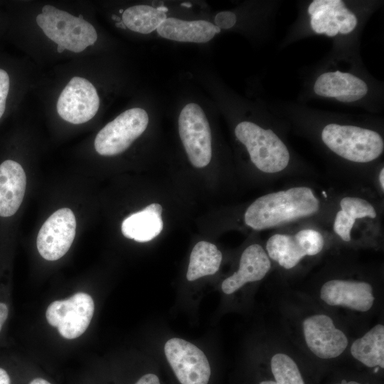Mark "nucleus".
Wrapping results in <instances>:
<instances>
[{
    "label": "nucleus",
    "mask_w": 384,
    "mask_h": 384,
    "mask_svg": "<svg viewBox=\"0 0 384 384\" xmlns=\"http://www.w3.org/2000/svg\"><path fill=\"white\" fill-rule=\"evenodd\" d=\"M355 222V219L342 210H339L335 217L334 230L343 241L349 242L351 239V232Z\"/></svg>",
    "instance_id": "obj_23"
},
{
    "label": "nucleus",
    "mask_w": 384,
    "mask_h": 384,
    "mask_svg": "<svg viewBox=\"0 0 384 384\" xmlns=\"http://www.w3.org/2000/svg\"><path fill=\"white\" fill-rule=\"evenodd\" d=\"M29 384H51L48 380L42 378H36L30 381Z\"/></svg>",
    "instance_id": "obj_31"
},
{
    "label": "nucleus",
    "mask_w": 384,
    "mask_h": 384,
    "mask_svg": "<svg viewBox=\"0 0 384 384\" xmlns=\"http://www.w3.org/2000/svg\"><path fill=\"white\" fill-rule=\"evenodd\" d=\"M156 9L159 11H161V12H164V13H166V11H168V9L166 7L164 6H159Z\"/></svg>",
    "instance_id": "obj_36"
},
{
    "label": "nucleus",
    "mask_w": 384,
    "mask_h": 384,
    "mask_svg": "<svg viewBox=\"0 0 384 384\" xmlns=\"http://www.w3.org/2000/svg\"><path fill=\"white\" fill-rule=\"evenodd\" d=\"M324 245V238L319 231L305 229L294 235H272L267 242L266 250L269 258L289 270L296 267L305 256L319 254Z\"/></svg>",
    "instance_id": "obj_8"
},
{
    "label": "nucleus",
    "mask_w": 384,
    "mask_h": 384,
    "mask_svg": "<svg viewBox=\"0 0 384 384\" xmlns=\"http://www.w3.org/2000/svg\"><path fill=\"white\" fill-rule=\"evenodd\" d=\"M181 5L182 6H185V7H187V8H190V7L192 6V5L190 3H182Z\"/></svg>",
    "instance_id": "obj_39"
},
{
    "label": "nucleus",
    "mask_w": 384,
    "mask_h": 384,
    "mask_svg": "<svg viewBox=\"0 0 384 384\" xmlns=\"http://www.w3.org/2000/svg\"><path fill=\"white\" fill-rule=\"evenodd\" d=\"M302 331L308 349L319 358H337L348 345L346 334L325 314L306 316L302 322Z\"/></svg>",
    "instance_id": "obj_9"
},
{
    "label": "nucleus",
    "mask_w": 384,
    "mask_h": 384,
    "mask_svg": "<svg viewBox=\"0 0 384 384\" xmlns=\"http://www.w3.org/2000/svg\"><path fill=\"white\" fill-rule=\"evenodd\" d=\"M166 18V13L148 5H136L127 8L122 14V21L131 31L147 34Z\"/></svg>",
    "instance_id": "obj_20"
},
{
    "label": "nucleus",
    "mask_w": 384,
    "mask_h": 384,
    "mask_svg": "<svg viewBox=\"0 0 384 384\" xmlns=\"http://www.w3.org/2000/svg\"><path fill=\"white\" fill-rule=\"evenodd\" d=\"M46 16L43 14L42 13L38 14L36 16L37 24L39 26V27L41 28H42L44 26L45 23H46Z\"/></svg>",
    "instance_id": "obj_30"
},
{
    "label": "nucleus",
    "mask_w": 384,
    "mask_h": 384,
    "mask_svg": "<svg viewBox=\"0 0 384 384\" xmlns=\"http://www.w3.org/2000/svg\"><path fill=\"white\" fill-rule=\"evenodd\" d=\"M135 384H160V381L156 375L147 373L141 377Z\"/></svg>",
    "instance_id": "obj_27"
},
{
    "label": "nucleus",
    "mask_w": 384,
    "mask_h": 384,
    "mask_svg": "<svg viewBox=\"0 0 384 384\" xmlns=\"http://www.w3.org/2000/svg\"><path fill=\"white\" fill-rule=\"evenodd\" d=\"M321 139L339 156L357 163L375 160L384 149L383 138L378 132L351 125L329 124L322 130Z\"/></svg>",
    "instance_id": "obj_2"
},
{
    "label": "nucleus",
    "mask_w": 384,
    "mask_h": 384,
    "mask_svg": "<svg viewBox=\"0 0 384 384\" xmlns=\"http://www.w3.org/2000/svg\"><path fill=\"white\" fill-rule=\"evenodd\" d=\"M119 12L120 14H123V12H124V10H123V9H119Z\"/></svg>",
    "instance_id": "obj_40"
},
{
    "label": "nucleus",
    "mask_w": 384,
    "mask_h": 384,
    "mask_svg": "<svg viewBox=\"0 0 384 384\" xmlns=\"http://www.w3.org/2000/svg\"><path fill=\"white\" fill-rule=\"evenodd\" d=\"M222 253L217 247L209 242L200 241L193 247L186 273L188 281L212 275L219 270Z\"/></svg>",
    "instance_id": "obj_19"
},
{
    "label": "nucleus",
    "mask_w": 384,
    "mask_h": 384,
    "mask_svg": "<svg viewBox=\"0 0 384 384\" xmlns=\"http://www.w3.org/2000/svg\"><path fill=\"white\" fill-rule=\"evenodd\" d=\"M259 384H277V383L274 380H264Z\"/></svg>",
    "instance_id": "obj_37"
},
{
    "label": "nucleus",
    "mask_w": 384,
    "mask_h": 384,
    "mask_svg": "<svg viewBox=\"0 0 384 384\" xmlns=\"http://www.w3.org/2000/svg\"><path fill=\"white\" fill-rule=\"evenodd\" d=\"M26 187V176L20 164L8 159L0 164V217H10L18 211Z\"/></svg>",
    "instance_id": "obj_15"
},
{
    "label": "nucleus",
    "mask_w": 384,
    "mask_h": 384,
    "mask_svg": "<svg viewBox=\"0 0 384 384\" xmlns=\"http://www.w3.org/2000/svg\"><path fill=\"white\" fill-rule=\"evenodd\" d=\"M343 212L356 220L368 217L375 218L376 211L374 207L366 200L358 197H344L340 202Z\"/></svg>",
    "instance_id": "obj_22"
},
{
    "label": "nucleus",
    "mask_w": 384,
    "mask_h": 384,
    "mask_svg": "<svg viewBox=\"0 0 384 384\" xmlns=\"http://www.w3.org/2000/svg\"><path fill=\"white\" fill-rule=\"evenodd\" d=\"M112 20L117 21V23L122 21L121 18L114 14L112 16Z\"/></svg>",
    "instance_id": "obj_38"
},
{
    "label": "nucleus",
    "mask_w": 384,
    "mask_h": 384,
    "mask_svg": "<svg viewBox=\"0 0 384 384\" xmlns=\"http://www.w3.org/2000/svg\"><path fill=\"white\" fill-rule=\"evenodd\" d=\"M351 356L368 368H384V326L378 324L361 337L356 339L350 348Z\"/></svg>",
    "instance_id": "obj_18"
},
{
    "label": "nucleus",
    "mask_w": 384,
    "mask_h": 384,
    "mask_svg": "<svg viewBox=\"0 0 384 384\" xmlns=\"http://www.w3.org/2000/svg\"><path fill=\"white\" fill-rule=\"evenodd\" d=\"M314 91L319 96L351 102L363 97L368 92V86L359 78L336 70L319 75L314 85Z\"/></svg>",
    "instance_id": "obj_14"
},
{
    "label": "nucleus",
    "mask_w": 384,
    "mask_h": 384,
    "mask_svg": "<svg viewBox=\"0 0 384 384\" xmlns=\"http://www.w3.org/2000/svg\"><path fill=\"white\" fill-rule=\"evenodd\" d=\"M335 384H361V383L356 381H353V380H351V381L343 380L341 383H335Z\"/></svg>",
    "instance_id": "obj_34"
},
{
    "label": "nucleus",
    "mask_w": 384,
    "mask_h": 384,
    "mask_svg": "<svg viewBox=\"0 0 384 384\" xmlns=\"http://www.w3.org/2000/svg\"><path fill=\"white\" fill-rule=\"evenodd\" d=\"M68 43L65 41L61 42L59 44H58L57 47V51L58 53H63V50L66 48Z\"/></svg>",
    "instance_id": "obj_32"
},
{
    "label": "nucleus",
    "mask_w": 384,
    "mask_h": 384,
    "mask_svg": "<svg viewBox=\"0 0 384 384\" xmlns=\"http://www.w3.org/2000/svg\"><path fill=\"white\" fill-rule=\"evenodd\" d=\"M270 268L271 262L265 250L259 244H252L242 253L238 271L222 282V291L231 294L248 282L262 279Z\"/></svg>",
    "instance_id": "obj_13"
},
{
    "label": "nucleus",
    "mask_w": 384,
    "mask_h": 384,
    "mask_svg": "<svg viewBox=\"0 0 384 384\" xmlns=\"http://www.w3.org/2000/svg\"><path fill=\"white\" fill-rule=\"evenodd\" d=\"M162 206L151 203L142 210L132 213L122 223L124 237L140 242H148L160 234L163 229Z\"/></svg>",
    "instance_id": "obj_17"
},
{
    "label": "nucleus",
    "mask_w": 384,
    "mask_h": 384,
    "mask_svg": "<svg viewBox=\"0 0 384 384\" xmlns=\"http://www.w3.org/2000/svg\"><path fill=\"white\" fill-rule=\"evenodd\" d=\"M76 233V219L68 208L54 212L41 226L36 240L38 252L45 260L61 258L70 249Z\"/></svg>",
    "instance_id": "obj_10"
},
{
    "label": "nucleus",
    "mask_w": 384,
    "mask_h": 384,
    "mask_svg": "<svg viewBox=\"0 0 384 384\" xmlns=\"http://www.w3.org/2000/svg\"><path fill=\"white\" fill-rule=\"evenodd\" d=\"M148 123V114L142 108L123 112L97 133L94 142L96 151L102 156L122 153L145 131Z\"/></svg>",
    "instance_id": "obj_4"
},
{
    "label": "nucleus",
    "mask_w": 384,
    "mask_h": 384,
    "mask_svg": "<svg viewBox=\"0 0 384 384\" xmlns=\"http://www.w3.org/2000/svg\"><path fill=\"white\" fill-rule=\"evenodd\" d=\"M237 18L234 13L231 11H221L215 17V26L220 29H228L236 23Z\"/></svg>",
    "instance_id": "obj_25"
},
{
    "label": "nucleus",
    "mask_w": 384,
    "mask_h": 384,
    "mask_svg": "<svg viewBox=\"0 0 384 384\" xmlns=\"http://www.w3.org/2000/svg\"><path fill=\"white\" fill-rule=\"evenodd\" d=\"M343 1L341 0H314L308 8V13L311 16L315 11H328L334 9Z\"/></svg>",
    "instance_id": "obj_26"
},
{
    "label": "nucleus",
    "mask_w": 384,
    "mask_h": 384,
    "mask_svg": "<svg viewBox=\"0 0 384 384\" xmlns=\"http://www.w3.org/2000/svg\"><path fill=\"white\" fill-rule=\"evenodd\" d=\"M9 314L8 306L6 304L0 302V331Z\"/></svg>",
    "instance_id": "obj_28"
},
{
    "label": "nucleus",
    "mask_w": 384,
    "mask_h": 384,
    "mask_svg": "<svg viewBox=\"0 0 384 384\" xmlns=\"http://www.w3.org/2000/svg\"><path fill=\"white\" fill-rule=\"evenodd\" d=\"M383 177H384V169L383 168L379 174V181H380V184L383 190L384 189Z\"/></svg>",
    "instance_id": "obj_33"
},
{
    "label": "nucleus",
    "mask_w": 384,
    "mask_h": 384,
    "mask_svg": "<svg viewBox=\"0 0 384 384\" xmlns=\"http://www.w3.org/2000/svg\"><path fill=\"white\" fill-rule=\"evenodd\" d=\"M94 310L90 295L78 292L66 299L53 302L46 309V316L48 324L57 327L63 338L74 339L86 331Z\"/></svg>",
    "instance_id": "obj_6"
},
{
    "label": "nucleus",
    "mask_w": 384,
    "mask_h": 384,
    "mask_svg": "<svg viewBox=\"0 0 384 384\" xmlns=\"http://www.w3.org/2000/svg\"><path fill=\"white\" fill-rule=\"evenodd\" d=\"M164 353L181 384H208L210 367L199 348L183 339L173 338L165 343Z\"/></svg>",
    "instance_id": "obj_7"
},
{
    "label": "nucleus",
    "mask_w": 384,
    "mask_h": 384,
    "mask_svg": "<svg viewBox=\"0 0 384 384\" xmlns=\"http://www.w3.org/2000/svg\"><path fill=\"white\" fill-rule=\"evenodd\" d=\"M179 135L192 164L196 168L206 166L212 156L211 133L206 114L195 103L186 105L178 118Z\"/></svg>",
    "instance_id": "obj_5"
},
{
    "label": "nucleus",
    "mask_w": 384,
    "mask_h": 384,
    "mask_svg": "<svg viewBox=\"0 0 384 384\" xmlns=\"http://www.w3.org/2000/svg\"><path fill=\"white\" fill-rule=\"evenodd\" d=\"M11 380L7 372L0 368V384H10Z\"/></svg>",
    "instance_id": "obj_29"
},
{
    "label": "nucleus",
    "mask_w": 384,
    "mask_h": 384,
    "mask_svg": "<svg viewBox=\"0 0 384 384\" xmlns=\"http://www.w3.org/2000/svg\"><path fill=\"white\" fill-rule=\"evenodd\" d=\"M156 31L164 38L191 43H206L220 32L215 25L204 20L183 21L176 18H166Z\"/></svg>",
    "instance_id": "obj_16"
},
{
    "label": "nucleus",
    "mask_w": 384,
    "mask_h": 384,
    "mask_svg": "<svg viewBox=\"0 0 384 384\" xmlns=\"http://www.w3.org/2000/svg\"><path fill=\"white\" fill-rule=\"evenodd\" d=\"M100 107L95 87L87 79L73 77L61 92L57 102V112L65 121L82 124L95 117Z\"/></svg>",
    "instance_id": "obj_11"
},
{
    "label": "nucleus",
    "mask_w": 384,
    "mask_h": 384,
    "mask_svg": "<svg viewBox=\"0 0 384 384\" xmlns=\"http://www.w3.org/2000/svg\"><path fill=\"white\" fill-rule=\"evenodd\" d=\"M9 90V77L6 71L0 68V118L6 109V101Z\"/></svg>",
    "instance_id": "obj_24"
},
{
    "label": "nucleus",
    "mask_w": 384,
    "mask_h": 384,
    "mask_svg": "<svg viewBox=\"0 0 384 384\" xmlns=\"http://www.w3.org/2000/svg\"><path fill=\"white\" fill-rule=\"evenodd\" d=\"M115 26H116V27L119 28H122V29H126L127 28V27L125 26V25L124 24V23L122 21L116 23Z\"/></svg>",
    "instance_id": "obj_35"
},
{
    "label": "nucleus",
    "mask_w": 384,
    "mask_h": 384,
    "mask_svg": "<svg viewBox=\"0 0 384 384\" xmlns=\"http://www.w3.org/2000/svg\"><path fill=\"white\" fill-rule=\"evenodd\" d=\"M319 209V201L312 189L298 186L259 197L246 210L244 220L260 230L311 216Z\"/></svg>",
    "instance_id": "obj_1"
},
{
    "label": "nucleus",
    "mask_w": 384,
    "mask_h": 384,
    "mask_svg": "<svg viewBox=\"0 0 384 384\" xmlns=\"http://www.w3.org/2000/svg\"><path fill=\"white\" fill-rule=\"evenodd\" d=\"M270 368L277 384H304L297 363L285 353H274L271 358Z\"/></svg>",
    "instance_id": "obj_21"
},
{
    "label": "nucleus",
    "mask_w": 384,
    "mask_h": 384,
    "mask_svg": "<svg viewBox=\"0 0 384 384\" xmlns=\"http://www.w3.org/2000/svg\"><path fill=\"white\" fill-rule=\"evenodd\" d=\"M319 297L331 306H342L366 312L373 306L375 298L370 284L363 281L331 279L323 284Z\"/></svg>",
    "instance_id": "obj_12"
},
{
    "label": "nucleus",
    "mask_w": 384,
    "mask_h": 384,
    "mask_svg": "<svg viewBox=\"0 0 384 384\" xmlns=\"http://www.w3.org/2000/svg\"><path fill=\"white\" fill-rule=\"evenodd\" d=\"M235 134L238 139L245 146L252 162L259 170L274 174L284 170L288 166L289 152L272 130L245 121L236 126Z\"/></svg>",
    "instance_id": "obj_3"
}]
</instances>
